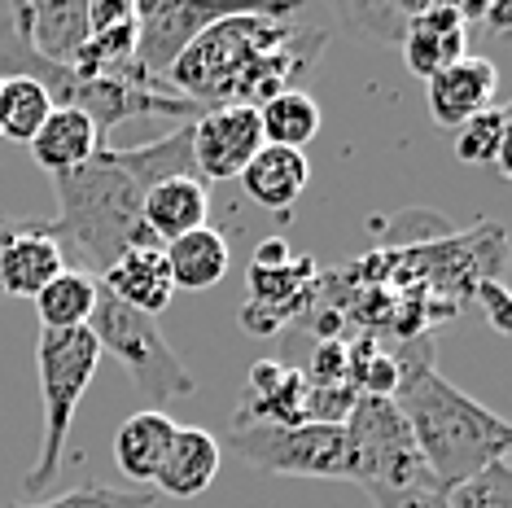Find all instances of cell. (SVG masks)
<instances>
[{
  "mask_svg": "<svg viewBox=\"0 0 512 508\" xmlns=\"http://www.w3.org/2000/svg\"><path fill=\"white\" fill-rule=\"evenodd\" d=\"M263 149V127L254 106H211L189 123V154L202 184L241 180L250 158Z\"/></svg>",
  "mask_w": 512,
  "mask_h": 508,
  "instance_id": "9",
  "label": "cell"
},
{
  "mask_svg": "<svg viewBox=\"0 0 512 508\" xmlns=\"http://www.w3.org/2000/svg\"><path fill=\"white\" fill-rule=\"evenodd\" d=\"M324 36L320 27H298L294 5L276 9H232L211 22L180 62L171 66L167 88L189 97L193 106H254L294 92L298 79L320 62Z\"/></svg>",
  "mask_w": 512,
  "mask_h": 508,
  "instance_id": "2",
  "label": "cell"
},
{
  "mask_svg": "<svg viewBox=\"0 0 512 508\" xmlns=\"http://www.w3.org/2000/svg\"><path fill=\"white\" fill-rule=\"evenodd\" d=\"M342 430H346L351 482H359L364 491L407 487V482L429 478L425 460L412 443V430H407V421L399 417V408H394L390 399L355 395Z\"/></svg>",
  "mask_w": 512,
  "mask_h": 508,
  "instance_id": "7",
  "label": "cell"
},
{
  "mask_svg": "<svg viewBox=\"0 0 512 508\" xmlns=\"http://www.w3.org/2000/svg\"><path fill=\"white\" fill-rule=\"evenodd\" d=\"M97 364H101V346L88 329H71V333L40 329L36 368H40L44 434H40V452L31 460V469L22 473V491L27 495L53 491L57 473H62L66 438H71V425H75V408L84 399V390L92 386Z\"/></svg>",
  "mask_w": 512,
  "mask_h": 508,
  "instance_id": "4",
  "label": "cell"
},
{
  "mask_svg": "<svg viewBox=\"0 0 512 508\" xmlns=\"http://www.w3.org/2000/svg\"><path fill=\"white\" fill-rule=\"evenodd\" d=\"M456 158L464 167H495L508 176V110L491 106L456 127Z\"/></svg>",
  "mask_w": 512,
  "mask_h": 508,
  "instance_id": "25",
  "label": "cell"
},
{
  "mask_svg": "<svg viewBox=\"0 0 512 508\" xmlns=\"http://www.w3.org/2000/svg\"><path fill=\"white\" fill-rule=\"evenodd\" d=\"M88 333L97 338L101 355H114V360L127 368V377L136 381V390H141L154 408L197 395V377L184 368L180 355L171 351V342L162 338L154 316H141V311L123 307L114 294L97 290Z\"/></svg>",
  "mask_w": 512,
  "mask_h": 508,
  "instance_id": "5",
  "label": "cell"
},
{
  "mask_svg": "<svg viewBox=\"0 0 512 508\" xmlns=\"http://www.w3.org/2000/svg\"><path fill=\"white\" fill-rule=\"evenodd\" d=\"M171 176H197L189 154V123L136 149L101 145L79 171L53 176L57 219L49 233L57 237L62 254H75L79 272L101 281L123 250L154 246L141 224V206L145 193Z\"/></svg>",
  "mask_w": 512,
  "mask_h": 508,
  "instance_id": "1",
  "label": "cell"
},
{
  "mask_svg": "<svg viewBox=\"0 0 512 508\" xmlns=\"http://www.w3.org/2000/svg\"><path fill=\"white\" fill-rule=\"evenodd\" d=\"M464 36H469V22H464L460 5L425 0L412 14V22H407V36L399 44L407 71L421 79H434L438 71H447L451 62L464 57Z\"/></svg>",
  "mask_w": 512,
  "mask_h": 508,
  "instance_id": "12",
  "label": "cell"
},
{
  "mask_svg": "<svg viewBox=\"0 0 512 508\" xmlns=\"http://www.w3.org/2000/svg\"><path fill=\"white\" fill-rule=\"evenodd\" d=\"M171 434H176V421L162 408L132 412V417L119 425V434H114V465L123 469V478L132 482V487H154L158 465L171 447Z\"/></svg>",
  "mask_w": 512,
  "mask_h": 508,
  "instance_id": "19",
  "label": "cell"
},
{
  "mask_svg": "<svg viewBox=\"0 0 512 508\" xmlns=\"http://www.w3.org/2000/svg\"><path fill=\"white\" fill-rule=\"evenodd\" d=\"M224 447L211 430H197V425H176L171 447L158 465L154 495H171V500H197L206 487L215 482Z\"/></svg>",
  "mask_w": 512,
  "mask_h": 508,
  "instance_id": "14",
  "label": "cell"
},
{
  "mask_svg": "<svg viewBox=\"0 0 512 508\" xmlns=\"http://www.w3.org/2000/svg\"><path fill=\"white\" fill-rule=\"evenodd\" d=\"M425 0H412V5H386V0H368V5H342L337 18L351 27L355 40H377V44H403L407 22L421 9Z\"/></svg>",
  "mask_w": 512,
  "mask_h": 508,
  "instance_id": "26",
  "label": "cell"
},
{
  "mask_svg": "<svg viewBox=\"0 0 512 508\" xmlns=\"http://www.w3.org/2000/svg\"><path fill=\"white\" fill-rule=\"evenodd\" d=\"M259 127H263V145H281L307 154V145L320 136V106L311 92H281V97L263 101L259 106Z\"/></svg>",
  "mask_w": 512,
  "mask_h": 508,
  "instance_id": "23",
  "label": "cell"
},
{
  "mask_svg": "<svg viewBox=\"0 0 512 508\" xmlns=\"http://www.w3.org/2000/svg\"><path fill=\"white\" fill-rule=\"evenodd\" d=\"M101 145L106 141H101L97 123H92L84 110L53 106V114L44 119V127L27 149H31V158H36V167L49 171V180H53V176H66V171H79Z\"/></svg>",
  "mask_w": 512,
  "mask_h": 508,
  "instance_id": "17",
  "label": "cell"
},
{
  "mask_svg": "<svg viewBox=\"0 0 512 508\" xmlns=\"http://www.w3.org/2000/svg\"><path fill=\"white\" fill-rule=\"evenodd\" d=\"M228 5H197V0H145L136 5V53L132 66L154 84H167L180 53L202 36L211 22L228 18Z\"/></svg>",
  "mask_w": 512,
  "mask_h": 508,
  "instance_id": "8",
  "label": "cell"
},
{
  "mask_svg": "<svg viewBox=\"0 0 512 508\" xmlns=\"http://www.w3.org/2000/svg\"><path fill=\"white\" fill-rule=\"evenodd\" d=\"M206 215H211V193L197 176H171L154 184L141 206V224L154 237V246H171V241L206 228Z\"/></svg>",
  "mask_w": 512,
  "mask_h": 508,
  "instance_id": "16",
  "label": "cell"
},
{
  "mask_svg": "<svg viewBox=\"0 0 512 508\" xmlns=\"http://www.w3.org/2000/svg\"><path fill=\"white\" fill-rule=\"evenodd\" d=\"M394 360H399V386H394L390 403L407 421L416 452H421L429 478L442 491L460 487L464 478H473V473L508 456V421L438 373L429 338H416L412 351L394 355Z\"/></svg>",
  "mask_w": 512,
  "mask_h": 508,
  "instance_id": "3",
  "label": "cell"
},
{
  "mask_svg": "<svg viewBox=\"0 0 512 508\" xmlns=\"http://www.w3.org/2000/svg\"><path fill=\"white\" fill-rule=\"evenodd\" d=\"M101 290L114 294L123 307L141 311V316H162L176 298V285H171L167 259H162V246H132L114 259V268L101 276Z\"/></svg>",
  "mask_w": 512,
  "mask_h": 508,
  "instance_id": "15",
  "label": "cell"
},
{
  "mask_svg": "<svg viewBox=\"0 0 512 508\" xmlns=\"http://www.w3.org/2000/svg\"><path fill=\"white\" fill-rule=\"evenodd\" d=\"M228 447L250 469L281 473V478H342L351 482L346 465V430L342 425H263V421H228Z\"/></svg>",
  "mask_w": 512,
  "mask_h": 508,
  "instance_id": "6",
  "label": "cell"
},
{
  "mask_svg": "<svg viewBox=\"0 0 512 508\" xmlns=\"http://www.w3.org/2000/svg\"><path fill=\"white\" fill-rule=\"evenodd\" d=\"M307 373L316 386H346V346L320 342V351H316V360H311Z\"/></svg>",
  "mask_w": 512,
  "mask_h": 508,
  "instance_id": "31",
  "label": "cell"
},
{
  "mask_svg": "<svg viewBox=\"0 0 512 508\" xmlns=\"http://www.w3.org/2000/svg\"><path fill=\"white\" fill-rule=\"evenodd\" d=\"M368 500L372 508H447V491L434 478H421V482H407V487L368 491Z\"/></svg>",
  "mask_w": 512,
  "mask_h": 508,
  "instance_id": "29",
  "label": "cell"
},
{
  "mask_svg": "<svg viewBox=\"0 0 512 508\" xmlns=\"http://www.w3.org/2000/svg\"><path fill=\"white\" fill-rule=\"evenodd\" d=\"M447 508H512V460H495L482 473L447 491Z\"/></svg>",
  "mask_w": 512,
  "mask_h": 508,
  "instance_id": "28",
  "label": "cell"
},
{
  "mask_svg": "<svg viewBox=\"0 0 512 508\" xmlns=\"http://www.w3.org/2000/svg\"><path fill=\"white\" fill-rule=\"evenodd\" d=\"M9 22L40 62L75 71L88 44V0H27L9 9Z\"/></svg>",
  "mask_w": 512,
  "mask_h": 508,
  "instance_id": "10",
  "label": "cell"
},
{
  "mask_svg": "<svg viewBox=\"0 0 512 508\" xmlns=\"http://www.w3.org/2000/svg\"><path fill=\"white\" fill-rule=\"evenodd\" d=\"M162 259H167V272H171L176 290H215L228 272L232 250H228V237L206 224V228H197V233L162 246Z\"/></svg>",
  "mask_w": 512,
  "mask_h": 508,
  "instance_id": "21",
  "label": "cell"
},
{
  "mask_svg": "<svg viewBox=\"0 0 512 508\" xmlns=\"http://www.w3.org/2000/svg\"><path fill=\"white\" fill-rule=\"evenodd\" d=\"M307 180H311V163L307 154L298 149H281V145H263L259 154L250 158V167L241 171V184L263 211H276L285 215L302 193H307Z\"/></svg>",
  "mask_w": 512,
  "mask_h": 508,
  "instance_id": "20",
  "label": "cell"
},
{
  "mask_svg": "<svg viewBox=\"0 0 512 508\" xmlns=\"http://www.w3.org/2000/svg\"><path fill=\"white\" fill-rule=\"evenodd\" d=\"M9 233H14V224H9L5 215H0V250H5V241H9Z\"/></svg>",
  "mask_w": 512,
  "mask_h": 508,
  "instance_id": "33",
  "label": "cell"
},
{
  "mask_svg": "<svg viewBox=\"0 0 512 508\" xmlns=\"http://www.w3.org/2000/svg\"><path fill=\"white\" fill-rule=\"evenodd\" d=\"M158 495L145 487H106V482H92V487H71L57 491L49 500L36 504H9V508H154Z\"/></svg>",
  "mask_w": 512,
  "mask_h": 508,
  "instance_id": "27",
  "label": "cell"
},
{
  "mask_svg": "<svg viewBox=\"0 0 512 508\" xmlns=\"http://www.w3.org/2000/svg\"><path fill=\"white\" fill-rule=\"evenodd\" d=\"M97 290H101L97 276L66 268L57 281H49L36 298H31V303H36V316H40V329H53V333L88 329L92 307H97Z\"/></svg>",
  "mask_w": 512,
  "mask_h": 508,
  "instance_id": "22",
  "label": "cell"
},
{
  "mask_svg": "<svg viewBox=\"0 0 512 508\" xmlns=\"http://www.w3.org/2000/svg\"><path fill=\"white\" fill-rule=\"evenodd\" d=\"M477 307H482L486 311V320H491V329L495 333H508L512 329V298H508V290H504V285H499L495 281V276H486V281H477Z\"/></svg>",
  "mask_w": 512,
  "mask_h": 508,
  "instance_id": "30",
  "label": "cell"
},
{
  "mask_svg": "<svg viewBox=\"0 0 512 508\" xmlns=\"http://www.w3.org/2000/svg\"><path fill=\"white\" fill-rule=\"evenodd\" d=\"M49 114H53V97L40 79H31V75L0 79V141L31 145Z\"/></svg>",
  "mask_w": 512,
  "mask_h": 508,
  "instance_id": "24",
  "label": "cell"
},
{
  "mask_svg": "<svg viewBox=\"0 0 512 508\" xmlns=\"http://www.w3.org/2000/svg\"><path fill=\"white\" fill-rule=\"evenodd\" d=\"M62 272H66V254L49 233V224H14L5 250H0V294L36 298Z\"/></svg>",
  "mask_w": 512,
  "mask_h": 508,
  "instance_id": "13",
  "label": "cell"
},
{
  "mask_svg": "<svg viewBox=\"0 0 512 508\" xmlns=\"http://www.w3.org/2000/svg\"><path fill=\"white\" fill-rule=\"evenodd\" d=\"M425 97H429V119L438 127H460L473 114L491 110L499 97V66L491 57H469L451 62L447 71H438L434 79H425Z\"/></svg>",
  "mask_w": 512,
  "mask_h": 508,
  "instance_id": "11",
  "label": "cell"
},
{
  "mask_svg": "<svg viewBox=\"0 0 512 508\" xmlns=\"http://www.w3.org/2000/svg\"><path fill=\"white\" fill-rule=\"evenodd\" d=\"M302 403H307V377L302 368H285L276 360H259L250 368V390L246 403L237 408L241 421H263V425H302Z\"/></svg>",
  "mask_w": 512,
  "mask_h": 508,
  "instance_id": "18",
  "label": "cell"
},
{
  "mask_svg": "<svg viewBox=\"0 0 512 508\" xmlns=\"http://www.w3.org/2000/svg\"><path fill=\"white\" fill-rule=\"evenodd\" d=\"M482 18H491V27H495V31H508V18H512V14H508V5H486V14H482Z\"/></svg>",
  "mask_w": 512,
  "mask_h": 508,
  "instance_id": "32",
  "label": "cell"
}]
</instances>
